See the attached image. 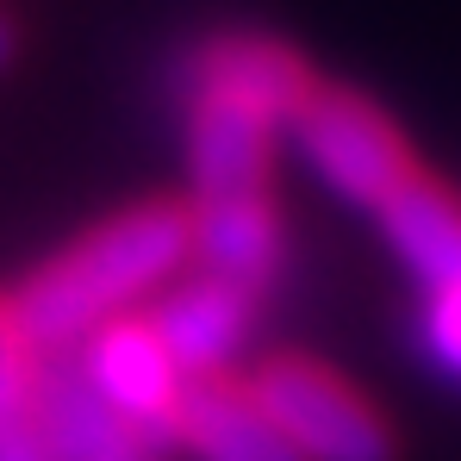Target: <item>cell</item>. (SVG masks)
Returning <instances> with one entry per match:
<instances>
[{"mask_svg":"<svg viewBox=\"0 0 461 461\" xmlns=\"http://www.w3.org/2000/svg\"><path fill=\"white\" fill-rule=\"evenodd\" d=\"M187 268H194L187 200H144V206H125V212L87 225L50 262H38L6 294V306L38 356H63L87 330L150 306Z\"/></svg>","mask_w":461,"mask_h":461,"instance_id":"cell-1","label":"cell"},{"mask_svg":"<svg viewBox=\"0 0 461 461\" xmlns=\"http://www.w3.org/2000/svg\"><path fill=\"white\" fill-rule=\"evenodd\" d=\"M287 144L312 168V181L324 194H337L343 206H356V212H375L386 194L418 168V156L399 138V125L368 94L337 87V81L312 87V100L287 125Z\"/></svg>","mask_w":461,"mask_h":461,"instance_id":"cell-2","label":"cell"},{"mask_svg":"<svg viewBox=\"0 0 461 461\" xmlns=\"http://www.w3.org/2000/svg\"><path fill=\"white\" fill-rule=\"evenodd\" d=\"M243 386L306 461H393L386 418L337 368L312 356H268Z\"/></svg>","mask_w":461,"mask_h":461,"instance_id":"cell-3","label":"cell"},{"mask_svg":"<svg viewBox=\"0 0 461 461\" xmlns=\"http://www.w3.org/2000/svg\"><path fill=\"white\" fill-rule=\"evenodd\" d=\"M69 356L81 362V375L94 381V393H100L119 418H131L144 437H156L162 449H175V418H181L187 381H181V368L168 362V349H162V337L150 330L144 312H125V318L87 330Z\"/></svg>","mask_w":461,"mask_h":461,"instance_id":"cell-4","label":"cell"},{"mask_svg":"<svg viewBox=\"0 0 461 461\" xmlns=\"http://www.w3.org/2000/svg\"><path fill=\"white\" fill-rule=\"evenodd\" d=\"M312 87H318L312 63L294 44L268 38V32H219V38H206V44L187 57V69H181V100H194V94L230 100V106L268 119L281 138H287L294 113L312 100Z\"/></svg>","mask_w":461,"mask_h":461,"instance_id":"cell-5","label":"cell"},{"mask_svg":"<svg viewBox=\"0 0 461 461\" xmlns=\"http://www.w3.org/2000/svg\"><path fill=\"white\" fill-rule=\"evenodd\" d=\"M144 318L162 337L168 362L181 368V381H219L256 337V294L230 287L206 268H187L156 294Z\"/></svg>","mask_w":461,"mask_h":461,"instance_id":"cell-6","label":"cell"},{"mask_svg":"<svg viewBox=\"0 0 461 461\" xmlns=\"http://www.w3.org/2000/svg\"><path fill=\"white\" fill-rule=\"evenodd\" d=\"M187 125H181V150H187V206L206 200H243V194H268L275 175V144L281 131L230 100H181Z\"/></svg>","mask_w":461,"mask_h":461,"instance_id":"cell-7","label":"cell"},{"mask_svg":"<svg viewBox=\"0 0 461 461\" xmlns=\"http://www.w3.org/2000/svg\"><path fill=\"white\" fill-rule=\"evenodd\" d=\"M38 430L50 443V461H168L156 437H144L94 393L69 349L44 356L38 368Z\"/></svg>","mask_w":461,"mask_h":461,"instance_id":"cell-8","label":"cell"},{"mask_svg":"<svg viewBox=\"0 0 461 461\" xmlns=\"http://www.w3.org/2000/svg\"><path fill=\"white\" fill-rule=\"evenodd\" d=\"M194 225V268L219 275L243 294H268L281 281L287 262V219L275 206V194H243V200H206L187 206Z\"/></svg>","mask_w":461,"mask_h":461,"instance_id":"cell-9","label":"cell"},{"mask_svg":"<svg viewBox=\"0 0 461 461\" xmlns=\"http://www.w3.org/2000/svg\"><path fill=\"white\" fill-rule=\"evenodd\" d=\"M175 449L187 461H306L281 424L256 405V393L243 381H187L181 393V418H175Z\"/></svg>","mask_w":461,"mask_h":461,"instance_id":"cell-10","label":"cell"},{"mask_svg":"<svg viewBox=\"0 0 461 461\" xmlns=\"http://www.w3.org/2000/svg\"><path fill=\"white\" fill-rule=\"evenodd\" d=\"M381 243L393 249V262L430 294L461 281V200L424 168H411L381 206H375Z\"/></svg>","mask_w":461,"mask_h":461,"instance_id":"cell-11","label":"cell"},{"mask_svg":"<svg viewBox=\"0 0 461 461\" xmlns=\"http://www.w3.org/2000/svg\"><path fill=\"white\" fill-rule=\"evenodd\" d=\"M38 368H44V356L25 343L19 318L0 294V437L38 424Z\"/></svg>","mask_w":461,"mask_h":461,"instance_id":"cell-12","label":"cell"},{"mask_svg":"<svg viewBox=\"0 0 461 461\" xmlns=\"http://www.w3.org/2000/svg\"><path fill=\"white\" fill-rule=\"evenodd\" d=\"M418 343H424V356L461 381V281L449 287H430L424 294V318H418Z\"/></svg>","mask_w":461,"mask_h":461,"instance_id":"cell-13","label":"cell"},{"mask_svg":"<svg viewBox=\"0 0 461 461\" xmlns=\"http://www.w3.org/2000/svg\"><path fill=\"white\" fill-rule=\"evenodd\" d=\"M13 50H19V25H13V19L0 13V69L13 63Z\"/></svg>","mask_w":461,"mask_h":461,"instance_id":"cell-14","label":"cell"}]
</instances>
